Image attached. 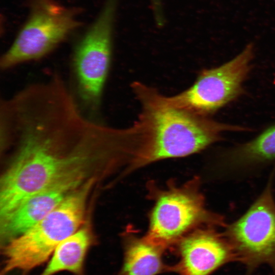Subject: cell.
<instances>
[{
    "label": "cell",
    "mask_w": 275,
    "mask_h": 275,
    "mask_svg": "<svg viewBox=\"0 0 275 275\" xmlns=\"http://www.w3.org/2000/svg\"><path fill=\"white\" fill-rule=\"evenodd\" d=\"M28 17L2 56L3 70L48 55L81 25L77 8L57 0H28Z\"/></svg>",
    "instance_id": "cell-4"
},
{
    "label": "cell",
    "mask_w": 275,
    "mask_h": 275,
    "mask_svg": "<svg viewBox=\"0 0 275 275\" xmlns=\"http://www.w3.org/2000/svg\"><path fill=\"white\" fill-rule=\"evenodd\" d=\"M94 180L90 179L45 217L22 234L6 242L1 275L28 272L50 258L57 246L77 231Z\"/></svg>",
    "instance_id": "cell-3"
},
{
    "label": "cell",
    "mask_w": 275,
    "mask_h": 275,
    "mask_svg": "<svg viewBox=\"0 0 275 275\" xmlns=\"http://www.w3.org/2000/svg\"><path fill=\"white\" fill-rule=\"evenodd\" d=\"M200 185L198 177L180 185L170 181L163 188L149 183V196L153 206L144 237L164 250L197 228H224L227 225L224 217L206 207Z\"/></svg>",
    "instance_id": "cell-2"
},
{
    "label": "cell",
    "mask_w": 275,
    "mask_h": 275,
    "mask_svg": "<svg viewBox=\"0 0 275 275\" xmlns=\"http://www.w3.org/2000/svg\"><path fill=\"white\" fill-rule=\"evenodd\" d=\"M119 1H105L98 16L73 49L72 64L77 99L88 113L96 112L101 102L111 62Z\"/></svg>",
    "instance_id": "cell-5"
},
{
    "label": "cell",
    "mask_w": 275,
    "mask_h": 275,
    "mask_svg": "<svg viewBox=\"0 0 275 275\" xmlns=\"http://www.w3.org/2000/svg\"><path fill=\"white\" fill-rule=\"evenodd\" d=\"M275 162V125L253 139L225 150L216 163L224 178L244 176Z\"/></svg>",
    "instance_id": "cell-10"
},
{
    "label": "cell",
    "mask_w": 275,
    "mask_h": 275,
    "mask_svg": "<svg viewBox=\"0 0 275 275\" xmlns=\"http://www.w3.org/2000/svg\"><path fill=\"white\" fill-rule=\"evenodd\" d=\"M132 87L142 110L131 126L136 150L130 171L158 160L198 152L219 141L225 131L244 130L163 105L154 97L151 88L140 82Z\"/></svg>",
    "instance_id": "cell-1"
},
{
    "label": "cell",
    "mask_w": 275,
    "mask_h": 275,
    "mask_svg": "<svg viewBox=\"0 0 275 275\" xmlns=\"http://www.w3.org/2000/svg\"><path fill=\"white\" fill-rule=\"evenodd\" d=\"M91 244L89 232L86 229L77 230L57 246L39 275H54L63 271L84 275L85 260Z\"/></svg>",
    "instance_id": "cell-12"
},
{
    "label": "cell",
    "mask_w": 275,
    "mask_h": 275,
    "mask_svg": "<svg viewBox=\"0 0 275 275\" xmlns=\"http://www.w3.org/2000/svg\"><path fill=\"white\" fill-rule=\"evenodd\" d=\"M217 227L197 228L176 245L179 260L173 267L179 275H211L228 263L238 261L232 245Z\"/></svg>",
    "instance_id": "cell-9"
},
{
    "label": "cell",
    "mask_w": 275,
    "mask_h": 275,
    "mask_svg": "<svg viewBox=\"0 0 275 275\" xmlns=\"http://www.w3.org/2000/svg\"><path fill=\"white\" fill-rule=\"evenodd\" d=\"M90 162L69 170L1 220V233L6 242L34 226L86 182L87 163Z\"/></svg>",
    "instance_id": "cell-8"
},
{
    "label": "cell",
    "mask_w": 275,
    "mask_h": 275,
    "mask_svg": "<svg viewBox=\"0 0 275 275\" xmlns=\"http://www.w3.org/2000/svg\"><path fill=\"white\" fill-rule=\"evenodd\" d=\"M124 256L118 275H156L169 268L162 260L161 248L139 237L131 228L123 234Z\"/></svg>",
    "instance_id": "cell-11"
},
{
    "label": "cell",
    "mask_w": 275,
    "mask_h": 275,
    "mask_svg": "<svg viewBox=\"0 0 275 275\" xmlns=\"http://www.w3.org/2000/svg\"><path fill=\"white\" fill-rule=\"evenodd\" d=\"M254 54V45L249 44L230 61L203 70L186 90L170 97L158 92L157 99L167 106L209 116L242 93L243 83L251 70Z\"/></svg>",
    "instance_id": "cell-7"
},
{
    "label": "cell",
    "mask_w": 275,
    "mask_h": 275,
    "mask_svg": "<svg viewBox=\"0 0 275 275\" xmlns=\"http://www.w3.org/2000/svg\"><path fill=\"white\" fill-rule=\"evenodd\" d=\"M274 178L275 167L263 191L249 209L224 227L223 233L248 275L262 265L269 266L275 274Z\"/></svg>",
    "instance_id": "cell-6"
}]
</instances>
